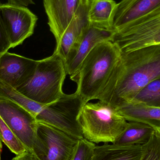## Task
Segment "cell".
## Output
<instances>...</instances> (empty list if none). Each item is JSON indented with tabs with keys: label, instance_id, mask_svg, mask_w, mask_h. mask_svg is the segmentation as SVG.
Wrapping results in <instances>:
<instances>
[{
	"label": "cell",
	"instance_id": "obj_3",
	"mask_svg": "<svg viewBox=\"0 0 160 160\" xmlns=\"http://www.w3.org/2000/svg\"><path fill=\"white\" fill-rule=\"evenodd\" d=\"M78 120L84 138L97 144L114 143L128 124L116 108L100 100L96 103H85Z\"/></svg>",
	"mask_w": 160,
	"mask_h": 160
},
{
	"label": "cell",
	"instance_id": "obj_8",
	"mask_svg": "<svg viewBox=\"0 0 160 160\" xmlns=\"http://www.w3.org/2000/svg\"><path fill=\"white\" fill-rule=\"evenodd\" d=\"M0 117L27 150L32 152L37 127L34 117L14 102L1 98Z\"/></svg>",
	"mask_w": 160,
	"mask_h": 160
},
{
	"label": "cell",
	"instance_id": "obj_13",
	"mask_svg": "<svg viewBox=\"0 0 160 160\" xmlns=\"http://www.w3.org/2000/svg\"><path fill=\"white\" fill-rule=\"evenodd\" d=\"M80 0H43L50 30L59 43L77 11Z\"/></svg>",
	"mask_w": 160,
	"mask_h": 160
},
{
	"label": "cell",
	"instance_id": "obj_7",
	"mask_svg": "<svg viewBox=\"0 0 160 160\" xmlns=\"http://www.w3.org/2000/svg\"><path fill=\"white\" fill-rule=\"evenodd\" d=\"M79 139L37 121L32 152L40 160H69Z\"/></svg>",
	"mask_w": 160,
	"mask_h": 160
},
{
	"label": "cell",
	"instance_id": "obj_4",
	"mask_svg": "<svg viewBox=\"0 0 160 160\" xmlns=\"http://www.w3.org/2000/svg\"><path fill=\"white\" fill-rule=\"evenodd\" d=\"M67 75L64 61L54 52L52 56L38 61L32 78L17 90L38 103L50 104L64 94L62 86Z\"/></svg>",
	"mask_w": 160,
	"mask_h": 160
},
{
	"label": "cell",
	"instance_id": "obj_27",
	"mask_svg": "<svg viewBox=\"0 0 160 160\" xmlns=\"http://www.w3.org/2000/svg\"><path fill=\"white\" fill-rule=\"evenodd\" d=\"M158 131L159 132L160 134V129H157Z\"/></svg>",
	"mask_w": 160,
	"mask_h": 160
},
{
	"label": "cell",
	"instance_id": "obj_10",
	"mask_svg": "<svg viewBox=\"0 0 160 160\" xmlns=\"http://www.w3.org/2000/svg\"><path fill=\"white\" fill-rule=\"evenodd\" d=\"M38 63V61L7 52L0 57V81L17 90L32 78Z\"/></svg>",
	"mask_w": 160,
	"mask_h": 160
},
{
	"label": "cell",
	"instance_id": "obj_14",
	"mask_svg": "<svg viewBox=\"0 0 160 160\" xmlns=\"http://www.w3.org/2000/svg\"><path fill=\"white\" fill-rule=\"evenodd\" d=\"M160 8V0H122L117 3L113 30L138 19Z\"/></svg>",
	"mask_w": 160,
	"mask_h": 160
},
{
	"label": "cell",
	"instance_id": "obj_15",
	"mask_svg": "<svg viewBox=\"0 0 160 160\" xmlns=\"http://www.w3.org/2000/svg\"><path fill=\"white\" fill-rule=\"evenodd\" d=\"M117 110L127 121L140 122L160 129V108L131 102L116 107Z\"/></svg>",
	"mask_w": 160,
	"mask_h": 160
},
{
	"label": "cell",
	"instance_id": "obj_16",
	"mask_svg": "<svg viewBox=\"0 0 160 160\" xmlns=\"http://www.w3.org/2000/svg\"><path fill=\"white\" fill-rule=\"evenodd\" d=\"M145 144L96 146L92 160H140Z\"/></svg>",
	"mask_w": 160,
	"mask_h": 160
},
{
	"label": "cell",
	"instance_id": "obj_21",
	"mask_svg": "<svg viewBox=\"0 0 160 160\" xmlns=\"http://www.w3.org/2000/svg\"><path fill=\"white\" fill-rule=\"evenodd\" d=\"M140 160H160V134L155 129L144 148Z\"/></svg>",
	"mask_w": 160,
	"mask_h": 160
},
{
	"label": "cell",
	"instance_id": "obj_11",
	"mask_svg": "<svg viewBox=\"0 0 160 160\" xmlns=\"http://www.w3.org/2000/svg\"><path fill=\"white\" fill-rule=\"evenodd\" d=\"M115 31L105 30L90 24L65 62L67 74L74 81L81 64L90 52L98 44L112 41Z\"/></svg>",
	"mask_w": 160,
	"mask_h": 160
},
{
	"label": "cell",
	"instance_id": "obj_19",
	"mask_svg": "<svg viewBox=\"0 0 160 160\" xmlns=\"http://www.w3.org/2000/svg\"><path fill=\"white\" fill-rule=\"evenodd\" d=\"M131 102L160 108V78L144 87Z\"/></svg>",
	"mask_w": 160,
	"mask_h": 160
},
{
	"label": "cell",
	"instance_id": "obj_20",
	"mask_svg": "<svg viewBox=\"0 0 160 160\" xmlns=\"http://www.w3.org/2000/svg\"><path fill=\"white\" fill-rule=\"evenodd\" d=\"M0 138L10 151L16 155L28 151L23 144L10 129L0 117Z\"/></svg>",
	"mask_w": 160,
	"mask_h": 160
},
{
	"label": "cell",
	"instance_id": "obj_26",
	"mask_svg": "<svg viewBox=\"0 0 160 160\" xmlns=\"http://www.w3.org/2000/svg\"><path fill=\"white\" fill-rule=\"evenodd\" d=\"M2 142L1 138H0V160H1V152H2Z\"/></svg>",
	"mask_w": 160,
	"mask_h": 160
},
{
	"label": "cell",
	"instance_id": "obj_12",
	"mask_svg": "<svg viewBox=\"0 0 160 160\" xmlns=\"http://www.w3.org/2000/svg\"><path fill=\"white\" fill-rule=\"evenodd\" d=\"M90 0H80L77 11L59 43L54 52L65 62L76 48L86 30L90 25L88 12Z\"/></svg>",
	"mask_w": 160,
	"mask_h": 160
},
{
	"label": "cell",
	"instance_id": "obj_2",
	"mask_svg": "<svg viewBox=\"0 0 160 160\" xmlns=\"http://www.w3.org/2000/svg\"><path fill=\"white\" fill-rule=\"evenodd\" d=\"M122 52L112 41L98 44L81 64L74 81L78 83L76 92L84 104L99 100L117 67Z\"/></svg>",
	"mask_w": 160,
	"mask_h": 160
},
{
	"label": "cell",
	"instance_id": "obj_6",
	"mask_svg": "<svg viewBox=\"0 0 160 160\" xmlns=\"http://www.w3.org/2000/svg\"><path fill=\"white\" fill-rule=\"evenodd\" d=\"M112 42L121 52L160 44V8L115 31Z\"/></svg>",
	"mask_w": 160,
	"mask_h": 160
},
{
	"label": "cell",
	"instance_id": "obj_5",
	"mask_svg": "<svg viewBox=\"0 0 160 160\" xmlns=\"http://www.w3.org/2000/svg\"><path fill=\"white\" fill-rule=\"evenodd\" d=\"M83 101L78 93H64L60 99L48 104H39L37 121L48 124L78 139L83 138L78 118Z\"/></svg>",
	"mask_w": 160,
	"mask_h": 160
},
{
	"label": "cell",
	"instance_id": "obj_22",
	"mask_svg": "<svg viewBox=\"0 0 160 160\" xmlns=\"http://www.w3.org/2000/svg\"><path fill=\"white\" fill-rule=\"evenodd\" d=\"M96 145L83 138L79 139L69 160H92Z\"/></svg>",
	"mask_w": 160,
	"mask_h": 160
},
{
	"label": "cell",
	"instance_id": "obj_25",
	"mask_svg": "<svg viewBox=\"0 0 160 160\" xmlns=\"http://www.w3.org/2000/svg\"><path fill=\"white\" fill-rule=\"evenodd\" d=\"M8 3L26 7L34 4L33 0H8Z\"/></svg>",
	"mask_w": 160,
	"mask_h": 160
},
{
	"label": "cell",
	"instance_id": "obj_18",
	"mask_svg": "<svg viewBox=\"0 0 160 160\" xmlns=\"http://www.w3.org/2000/svg\"><path fill=\"white\" fill-rule=\"evenodd\" d=\"M155 130L147 124L130 121L113 144L120 145L145 144L150 140Z\"/></svg>",
	"mask_w": 160,
	"mask_h": 160
},
{
	"label": "cell",
	"instance_id": "obj_24",
	"mask_svg": "<svg viewBox=\"0 0 160 160\" xmlns=\"http://www.w3.org/2000/svg\"><path fill=\"white\" fill-rule=\"evenodd\" d=\"M11 160H40L33 152L27 151L21 155H17Z\"/></svg>",
	"mask_w": 160,
	"mask_h": 160
},
{
	"label": "cell",
	"instance_id": "obj_1",
	"mask_svg": "<svg viewBox=\"0 0 160 160\" xmlns=\"http://www.w3.org/2000/svg\"><path fill=\"white\" fill-rule=\"evenodd\" d=\"M160 78V44L122 52L99 100L116 108L131 102L144 87Z\"/></svg>",
	"mask_w": 160,
	"mask_h": 160
},
{
	"label": "cell",
	"instance_id": "obj_23",
	"mask_svg": "<svg viewBox=\"0 0 160 160\" xmlns=\"http://www.w3.org/2000/svg\"><path fill=\"white\" fill-rule=\"evenodd\" d=\"M10 48H11V43L6 31L0 10V57Z\"/></svg>",
	"mask_w": 160,
	"mask_h": 160
},
{
	"label": "cell",
	"instance_id": "obj_9",
	"mask_svg": "<svg viewBox=\"0 0 160 160\" xmlns=\"http://www.w3.org/2000/svg\"><path fill=\"white\" fill-rule=\"evenodd\" d=\"M0 10L11 48L21 45L33 34L38 18L26 7L1 3Z\"/></svg>",
	"mask_w": 160,
	"mask_h": 160
},
{
	"label": "cell",
	"instance_id": "obj_17",
	"mask_svg": "<svg viewBox=\"0 0 160 160\" xmlns=\"http://www.w3.org/2000/svg\"><path fill=\"white\" fill-rule=\"evenodd\" d=\"M117 3L114 0H90L88 12L90 24L105 30H113Z\"/></svg>",
	"mask_w": 160,
	"mask_h": 160
}]
</instances>
